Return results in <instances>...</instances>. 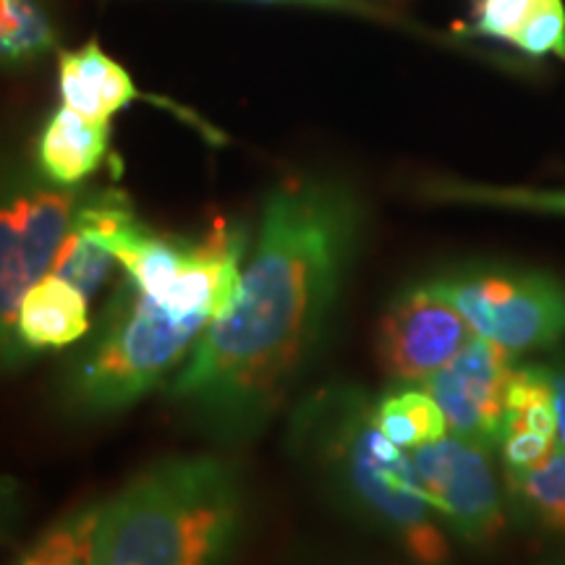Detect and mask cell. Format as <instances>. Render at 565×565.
<instances>
[{
	"label": "cell",
	"mask_w": 565,
	"mask_h": 565,
	"mask_svg": "<svg viewBox=\"0 0 565 565\" xmlns=\"http://www.w3.org/2000/svg\"><path fill=\"white\" fill-rule=\"evenodd\" d=\"M429 196L440 202L482 204L540 215H565V189H526V186H484V183L440 181L427 189Z\"/></svg>",
	"instance_id": "18"
},
{
	"label": "cell",
	"mask_w": 565,
	"mask_h": 565,
	"mask_svg": "<svg viewBox=\"0 0 565 565\" xmlns=\"http://www.w3.org/2000/svg\"><path fill=\"white\" fill-rule=\"evenodd\" d=\"M249 254V231L215 223L202 236H171L145 221L116 244L126 278L162 307L215 320L233 301Z\"/></svg>",
	"instance_id": "6"
},
{
	"label": "cell",
	"mask_w": 565,
	"mask_h": 565,
	"mask_svg": "<svg viewBox=\"0 0 565 565\" xmlns=\"http://www.w3.org/2000/svg\"><path fill=\"white\" fill-rule=\"evenodd\" d=\"M374 422L393 445L412 454L448 435L443 408L422 385H391L374 398Z\"/></svg>",
	"instance_id": "17"
},
{
	"label": "cell",
	"mask_w": 565,
	"mask_h": 565,
	"mask_svg": "<svg viewBox=\"0 0 565 565\" xmlns=\"http://www.w3.org/2000/svg\"><path fill=\"white\" fill-rule=\"evenodd\" d=\"M515 356L484 338H475L435 372L422 387L443 408L448 433L492 450L498 445L505 395L515 372Z\"/></svg>",
	"instance_id": "10"
},
{
	"label": "cell",
	"mask_w": 565,
	"mask_h": 565,
	"mask_svg": "<svg viewBox=\"0 0 565 565\" xmlns=\"http://www.w3.org/2000/svg\"><path fill=\"white\" fill-rule=\"evenodd\" d=\"M288 448L328 500L412 565H454V540L424 498L412 456L374 422V395L328 383L288 416Z\"/></svg>",
	"instance_id": "2"
},
{
	"label": "cell",
	"mask_w": 565,
	"mask_h": 565,
	"mask_svg": "<svg viewBox=\"0 0 565 565\" xmlns=\"http://www.w3.org/2000/svg\"><path fill=\"white\" fill-rule=\"evenodd\" d=\"M207 324V315L162 307L124 275L113 286L89 338L55 377V408L76 424L126 412L173 380Z\"/></svg>",
	"instance_id": "4"
},
{
	"label": "cell",
	"mask_w": 565,
	"mask_h": 565,
	"mask_svg": "<svg viewBox=\"0 0 565 565\" xmlns=\"http://www.w3.org/2000/svg\"><path fill=\"white\" fill-rule=\"evenodd\" d=\"M513 47L521 53L542 58V55H557L565 58V6L563 0H550L536 17L524 24L515 34Z\"/></svg>",
	"instance_id": "22"
},
{
	"label": "cell",
	"mask_w": 565,
	"mask_h": 565,
	"mask_svg": "<svg viewBox=\"0 0 565 565\" xmlns=\"http://www.w3.org/2000/svg\"><path fill=\"white\" fill-rule=\"evenodd\" d=\"M296 3H315V6H330V9H359L353 0H296Z\"/></svg>",
	"instance_id": "25"
},
{
	"label": "cell",
	"mask_w": 565,
	"mask_h": 565,
	"mask_svg": "<svg viewBox=\"0 0 565 565\" xmlns=\"http://www.w3.org/2000/svg\"><path fill=\"white\" fill-rule=\"evenodd\" d=\"M408 456L424 498L450 540L475 553H487L503 542L513 515L505 479L500 477L503 469L492 450L448 433Z\"/></svg>",
	"instance_id": "8"
},
{
	"label": "cell",
	"mask_w": 565,
	"mask_h": 565,
	"mask_svg": "<svg viewBox=\"0 0 565 565\" xmlns=\"http://www.w3.org/2000/svg\"><path fill=\"white\" fill-rule=\"evenodd\" d=\"M550 385L555 395V412H557V445L565 448V356H557L547 362Z\"/></svg>",
	"instance_id": "24"
},
{
	"label": "cell",
	"mask_w": 565,
	"mask_h": 565,
	"mask_svg": "<svg viewBox=\"0 0 565 565\" xmlns=\"http://www.w3.org/2000/svg\"><path fill=\"white\" fill-rule=\"evenodd\" d=\"M550 565H565V553H563V557H557V561L550 563Z\"/></svg>",
	"instance_id": "26"
},
{
	"label": "cell",
	"mask_w": 565,
	"mask_h": 565,
	"mask_svg": "<svg viewBox=\"0 0 565 565\" xmlns=\"http://www.w3.org/2000/svg\"><path fill=\"white\" fill-rule=\"evenodd\" d=\"M58 82L63 105L100 124H110L116 113L139 97L121 63L113 61L97 42L61 53Z\"/></svg>",
	"instance_id": "14"
},
{
	"label": "cell",
	"mask_w": 565,
	"mask_h": 565,
	"mask_svg": "<svg viewBox=\"0 0 565 565\" xmlns=\"http://www.w3.org/2000/svg\"><path fill=\"white\" fill-rule=\"evenodd\" d=\"M471 330L513 353L547 351L565 338V275L513 263H463L429 275Z\"/></svg>",
	"instance_id": "7"
},
{
	"label": "cell",
	"mask_w": 565,
	"mask_h": 565,
	"mask_svg": "<svg viewBox=\"0 0 565 565\" xmlns=\"http://www.w3.org/2000/svg\"><path fill=\"white\" fill-rule=\"evenodd\" d=\"M513 521L534 529L565 553V448H557L526 471L503 475Z\"/></svg>",
	"instance_id": "15"
},
{
	"label": "cell",
	"mask_w": 565,
	"mask_h": 565,
	"mask_svg": "<svg viewBox=\"0 0 565 565\" xmlns=\"http://www.w3.org/2000/svg\"><path fill=\"white\" fill-rule=\"evenodd\" d=\"M116 267L121 265H118L116 254H113L108 246H103L97 238H92L89 233L68 225V233L66 238H63L51 273L74 282L87 299H95V296L116 278Z\"/></svg>",
	"instance_id": "20"
},
{
	"label": "cell",
	"mask_w": 565,
	"mask_h": 565,
	"mask_svg": "<svg viewBox=\"0 0 565 565\" xmlns=\"http://www.w3.org/2000/svg\"><path fill=\"white\" fill-rule=\"evenodd\" d=\"M110 150V124L89 121L61 105L42 126L34 141L32 160L45 179L58 186L76 189L92 173L100 171Z\"/></svg>",
	"instance_id": "12"
},
{
	"label": "cell",
	"mask_w": 565,
	"mask_h": 565,
	"mask_svg": "<svg viewBox=\"0 0 565 565\" xmlns=\"http://www.w3.org/2000/svg\"><path fill=\"white\" fill-rule=\"evenodd\" d=\"M79 196V186L45 179L34 160L0 150V374L34 359L19 341V307L34 282L51 275Z\"/></svg>",
	"instance_id": "5"
},
{
	"label": "cell",
	"mask_w": 565,
	"mask_h": 565,
	"mask_svg": "<svg viewBox=\"0 0 565 565\" xmlns=\"http://www.w3.org/2000/svg\"><path fill=\"white\" fill-rule=\"evenodd\" d=\"M475 338L463 315L424 278L387 301L374 333V353L391 385H424Z\"/></svg>",
	"instance_id": "9"
},
{
	"label": "cell",
	"mask_w": 565,
	"mask_h": 565,
	"mask_svg": "<svg viewBox=\"0 0 565 565\" xmlns=\"http://www.w3.org/2000/svg\"><path fill=\"white\" fill-rule=\"evenodd\" d=\"M555 448L557 412L547 364H515L494 458L503 475H515L532 469Z\"/></svg>",
	"instance_id": "11"
},
{
	"label": "cell",
	"mask_w": 565,
	"mask_h": 565,
	"mask_svg": "<svg viewBox=\"0 0 565 565\" xmlns=\"http://www.w3.org/2000/svg\"><path fill=\"white\" fill-rule=\"evenodd\" d=\"M55 34L38 0H0V63H26L53 47Z\"/></svg>",
	"instance_id": "19"
},
{
	"label": "cell",
	"mask_w": 565,
	"mask_h": 565,
	"mask_svg": "<svg viewBox=\"0 0 565 565\" xmlns=\"http://www.w3.org/2000/svg\"><path fill=\"white\" fill-rule=\"evenodd\" d=\"M103 500L63 513L11 565H100Z\"/></svg>",
	"instance_id": "16"
},
{
	"label": "cell",
	"mask_w": 565,
	"mask_h": 565,
	"mask_svg": "<svg viewBox=\"0 0 565 565\" xmlns=\"http://www.w3.org/2000/svg\"><path fill=\"white\" fill-rule=\"evenodd\" d=\"M550 0H479L475 32L484 38L513 42L515 34L529 24Z\"/></svg>",
	"instance_id": "21"
},
{
	"label": "cell",
	"mask_w": 565,
	"mask_h": 565,
	"mask_svg": "<svg viewBox=\"0 0 565 565\" xmlns=\"http://www.w3.org/2000/svg\"><path fill=\"white\" fill-rule=\"evenodd\" d=\"M366 207L335 175L267 194L233 301L168 385V404L221 448L257 440L320 356L364 242Z\"/></svg>",
	"instance_id": "1"
},
{
	"label": "cell",
	"mask_w": 565,
	"mask_h": 565,
	"mask_svg": "<svg viewBox=\"0 0 565 565\" xmlns=\"http://www.w3.org/2000/svg\"><path fill=\"white\" fill-rule=\"evenodd\" d=\"M249 513L238 461L217 450L160 458L103 500L100 565H231Z\"/></svg>",
	"instance_id": "3"
},
{
	"label": "cell",
	"mask_w": 565,
	"mask_h": 565,
	"mask_svg": "<svg viewBox=\"0 0 565 565\" xmlns=\"http://www.w3.org/2000/svg\"><path fill=\"white\" fill-rule=\"evenodd\" d=\"M21 521H24V500L17 479L0 471V547H9L17 540Z\"/></svg>",
	"instance_id": "23"
},
{
	"label": "cell",
	"mask_w": 565,
	"mask_h": 565,
	"mask_svg": "<svg viewBox=\"0 0 565 565\" xmlns=\"http://www.w3.org/2000/svg\"><path fill=\"white\" fill-rule=\"evenodd\" d=\"M89 330V299L55 273L34 282L19 307L17 333L32 356L82 343Z\"/></svg>",
	"instance_id": "13"
}]
</instances>
